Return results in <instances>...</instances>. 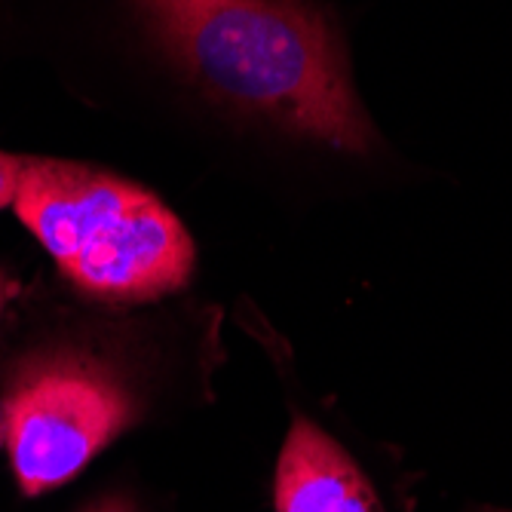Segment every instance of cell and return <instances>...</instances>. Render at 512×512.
<instances>
[{"label":"cell","mask_w":512,"mask_h":512,"mask_svg":"<svg viewBox=\"0 0 512 512\" xmlns=\"http://www.w3.org/2000/svg\"><path fill=\"white\" fill-rule=\"evenodd\" d=\"M273 506L276 512H381L356 460L307 417H295L279 451Z\"/></svg>","instance_id":"4"},{"label":"cell","mask_w":512,"mask_h":512,"mask_svg":"<svg viewBox=\"0 0 512 512\" xmlns=\"http://www.w3.org/2000/svg\"><path fill=\"white\" fill-rule=\"evenodd\" d=\"M138 414V399L108 362L46 350L13 365L0 399V436L22 494L71 482Z\"/></svg>","instance_id":"3"},{"label":"cell","mask_w":512,"mask_h":512,"mask_svg":"<svg viewBox=\"0 0 512 512\" xmlns=\"http://www.w3.org/2000/svg\"><path fill=\"white\" fill-rule=\"evenodd\" d=\"M83 512H138V506L126 494H108V497H102L96 503H89Z\"/></svg>","instance_id":"6"},{"label":"cell","mask_w":512,"mask_h":512,"mask_svg":"<svg viewBox=\"0 0 512 512\" xmlns=\"http://www.w3.org/2000/svg\"><path fill=\"white\" fill-rule=\"evenodd\" d=\"M169 59L218 105L341 154L378 129L356 99L344 34L310 0H132Z\"/></svg>","instance_id":"1"},{"label":"cell","mask_w":512,"mask_h":512,"mask_svg":"<svg viewBox=\"0 0 512 512\" xmlns=\"http://www.w3.org/2000/svg\"><path fill=\"white\" fill-rule=\"evenodd\" d=\"M22 172H25V157L0 151V209H7V206L16 203Z\"/></svg>","instance_id":"5"},{"label":"cell","mask_w":512,"mask_h":512,"mask_svg":"<svg viewBox=\"0 0 512 512\" xmlns=\"http://www.w3.org/2000/svg\"><path fill=\"white\" fill-rule=\"evenodd\" d=\"M13 209L68 283L99 301H157L194 273V240L178 215L102 169L25 157Z\"/></svg>","instance_id":"2"},{"label":"cell","mask_w":512,"mask_h":512,"mask_svg":"<svg viewBox=\"0 0 512 512\" xmlns=\"http://www.w3.org/2000/svg\"><path fill=\"white\" fill-rule=\"evenodd\" d=\"M0 307H4V279H0Z\"/></svg>","instance_id":"7"}]
</instances>
